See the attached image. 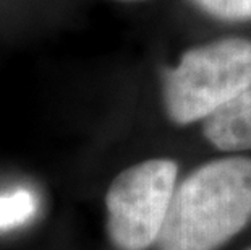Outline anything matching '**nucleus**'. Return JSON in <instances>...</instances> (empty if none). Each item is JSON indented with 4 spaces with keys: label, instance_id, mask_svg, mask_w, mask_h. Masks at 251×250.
Here are the masks:
<instances>
[{
    "label": "nucleus",
    "instance_id": "nucleus-1",
    "mask_svg": "<svg viewBox=\"0 0 251 250\" xmlns=\"http://www.w3.org/2000/svg\"><path fill=\"white\" fill-rule=\"evenodd\" d=\"M251 220V159L221 158L177 189L157 237L159 250H217Z\"/></svg>",
    "mask_w": 251,
    "mask_h": 250
},
{
    "label": "nucleus",
    "instance_id": "nucleus-2",
    "mask_svg": "<svg viewBox=\"0 0 251 250\" xmlns=\"http://www.w3.org/2000/svg\"><path fill=\"white\" fill-rule=\"evenodd\" d=\"M251 86V41L221 38L191 47L162 80V103L169 120L188 125Z\"/></svg>",
    "mask_w": 251,
    "mask_h": 250
},
{
    "label": "nucleus",
    "instance_id": "nucleus-3",
    "mask_svg": "<svg viewBox=\"0 0 251 250\" xmlns=\"http://www.w3.org/2000/svg\"><path fill=\"white\" fill-rule=\"evenodd\" d=\"M174 159L154 158L126 167L105 194L107 234L119 250H146L157 242L177 189Z\"/></svg>",
    "mask_w": 251,
    "mask_h": 250
},
{
    "label": "nucleus",
    "instance_id": "nucleus-4",
    "mask_svg": "<svg viewBox=\"0 0 251 250\" xmlns=\"http://www.w3.org/2000/svg\"><path fill=\"white\" fill-rule=\"evenodd\" d=\"M202 135L219 151L251 150V86L206 117Z\"/></svg>",
    "mask_w": 251,
    "mask_h": 250
},
{
    "label": "nucleus",
    "instance_id": "nucleus-5",
    "mask_svg": "<svg viewBox=\"0 0 251 250\" xmlns=\"http://www.w3.org/2000/svg\"><path fill=\"white\" fill-rule=\"evenodd\" d=\"M37 211V198L28 189L0 194V232L26 224Z\"/></svg>",
    "mask_w": 251,
    "mask_h": 250
},
{
    "label": "nucleus",
    "instance_id": "nucleus-6",
    "mask_svg": "<svg viewBox=\"0 0 251 250\" xmlns=\"http://www.w3.org/2000/svg\"><path fill=\"white\" fill-rule=\"evenodd\" d=\"M207 17L227 23L251 21V0H190Z\"/></svg>",
    "mask_w": 251,
    "mask_h": 250
},
{
    "label": "nucleus",
    "instance_id": "nucleus-7",
    "mask_svg": "<svg viewBox=\"0 0 251 250\" xmlns=\"http://www.w3.org/2000/svg\"><path fill=\"white\" fill-rule=\"evenodd\" d=\"M119 2H144V0H119Z\"/></svg>",
    "mask_w": 251,
    "mask_h": 250
},
{
    "label": "nucleus",
    "instance_id": "nucleus-8",
    "mask_svg": "<svg viewBox=\"0 0 251 250\" xmlns=\"http://www.w3.org/2000/svg\"><path fill=\"white\" fill-rule=\"evenodd\" d=\"M248 250H251V247H250V249H248Z\"/></svg>",
    "mask_w": 251,
    "mask_h": 250
}]
</instances>
